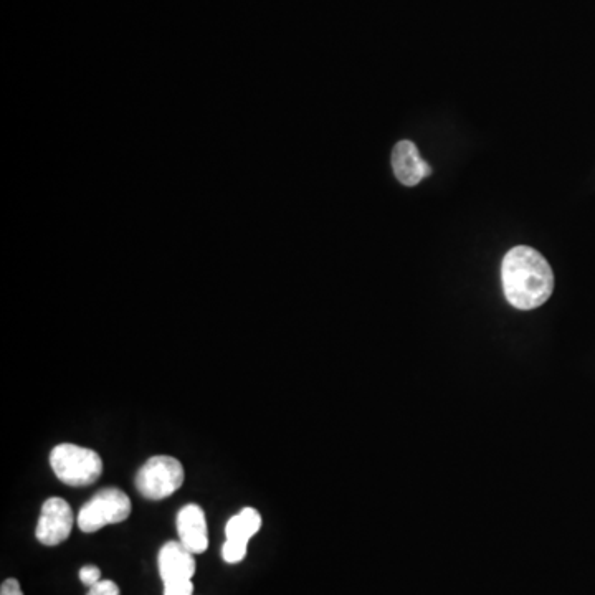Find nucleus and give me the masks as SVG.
<instances>
[{"label": "nucleus", "instance_id": "obj_14", "mask_svg": "<svg viewBox=\"0 0 595 595\" xmlns=\"http://www.w3.org/2000/svg\"><path fill=\"white\" fill-rule=\"evenodd\" d=\"M0 595H24V592H22V587H20V582L17 579H7V581L2 582Z\"/></svg>", "mask_w": 595, "mask_h": 595}, {"label": "nucleus", "instance_id": "obj_6", "mask_svg": "<svg viewBox=\"0 0 595 595\" xmlns=\"http://www.w3.org/2000/svg\"><path fill=\"white\" fill-rule=\"evenodd\" d=\"M158 567L164 584L192 581L196 574V559L181 541H169L159 551Z\"/></svg>", "mask_w": 595, "mask_h": 595}, {"label": "nucleus", "instance_id": "obj_4", "mask_svg": "<svg viewBox=\"0 0 595 595\" xmlns=\"http://www.w3.org/2000/svg\"><path fill=\"white\" fill-rule=\"evenodd\" d=\"M133 503L119 488L98 491L78 513V528L83 533H96L108 524L123 523L131 515Z\"/></svg>", "mask_w": 595, "mask_h": 595}, {"label": "nucleus", "instance_id": "obj_5", "mask_svg": "<svg viewBox=\"0 0 595 595\" xmlns=\"http://www.w3.org/2000/svg\"><path fill=\"white\" fill-rule=\"evenodd\" d=\"M73 511L63 498H48L42 506L35 536L43 546H58L72 534Z\"/></svg>", "mask_w": 595, "mask_h": 595}, {"label": "nucleus", "instance_id": "obj_2", "mask_svg": "<svg viewBox=\"0 0 595 595\" xmlns=\"http://www.w3.org/2000/svg\"><path fill=\"white\" fill-rule=\"evenodd\" d=\"M50 467L65 485L81 488L100 480L103 460L91 448L80 447L75 443H62L50 453Z\"/></svg>", "mask_w": 595, "mask_h": 595}, {"label": "nucleus", "instance_id": "obj_1", "mask_svg": "<svg viewBox=\"0 0 595 595\" xmlns=\"http://www.w3.org/2000/svg\"><path fill=\"white\" fill-rule=\"evenodd\" d=\"M501 280L506 300L518 310H536L554 291L553 268L531 247H515L506 253Z\"/></svg>", "mask_w": 595, "mask_h": 595}, {"label": "nucleus", "instance_id": "obj_3", "mask_svg": "<svg viewBox=\"0 0 595 595\" xmlns=\"http://www.w3.org/2000/svg\"><path fill=\"white\" fill-rule=\"evenodd\" d=\"M186 480L182 463L174 457L158 455L149 458L136 475V488L151 501L166 500L174 495Z\"/></svg>", "mask_w": 595, "mask_h": 595}, {"label": "nucleus", "instance_id": "obj_9", "mask_svg": "<svg viewBox=\"0 0 595 595\" xmlns=\"http://www.w3.org/2000/svg\"><path fill=\"white\" fill-rule=\"evenodd\" d=\"M262 528V516L255 508H243L232 516L225 526V536L229 541L248 546V541Z\"/></svg>", "mask_w": 595, "mask_h": 595}, {"label": "nucleus", "instance_id": "obj_11", "mask_svg": "<svg viewBox=\"0 0 595 595\" xmlns=\"http://www.w3.org/2000/svg\"><path fill=\"white\" fill-rule=\"evenodd\" d=\"M164 595H194V584L192 581L164 584Z\"/></svg>", "mask_w": 595, "mask_h": 595}, {"label": "nucleus", "instance_id": "obj_8", "mask_svg": "<svg viewBox=\"0 0 595 595\" xmlns=\"http://www.w3.org/2000/svg\"><path fill=\"white\" fill-rule=\"evenodd\" d=\"M392 167L400 184L414 187L432 174V167L420 156L412 141H400L392 151Z\"/></svg>", "mask_w": 595, "mask_h": 595}, {"label": "nucleus", "instance_id": "obj_10", "mask_svg": "<svg viewBox=\"0 0 595 595\" xmlns=\"http://www.w3.org/2000/svg\"><path fill=\"white\" fill-rule=\"evenodd\" d=\"M247 549L248 546H243V544L234 543V541L227 539L224 543V548H222V557L229 564H237V562H242L245 559Z\"/></svg>", "mask_w": 595, "mask_h": 595}, {"label": "nucleus", "instance_id": "obj_12", "mask_svg": "<svg viewBox=\"0 0 595 595\" xmlns=\"http://www.w3.org/2000/svg\"><path fill=\"white\" fill-rule=\"evenodd\" d=\"M80 581L85 586L93 587L101 581V569L96 566H85L80 569Z\"/></svg>", "mask_w": 595, "mask_h": 595}, {"label": "nucleus", "instance_id": "obj_13", "mask_svg": "<svg viewBox=\"0 0 595 595\" xmlns=\"http://www.w3.org/2000/svg\"><path fill=\"white\" fill-rule=\"evenodd\" d=\"M86 595H121L118 584L113 581H100L95 586L90 587Z\"/></svg>", "mask_w": 595, "mask_h": 595}, {"label": "nucleus", "instance_id": "obj_7", "mask_svg": "<svg viewBox=\"0 0 595 595\" xmlns=\"http://www.w3.org/2000/svg\"><path fill=\"white\" fill-rule=\"evenodd\" d=\"M179 541L192 554H202L209 548V529L205 513L199 505H186L177 513Z\"/></svg>", "mask_w": 595, "mask_h": 595}]
</instances>
